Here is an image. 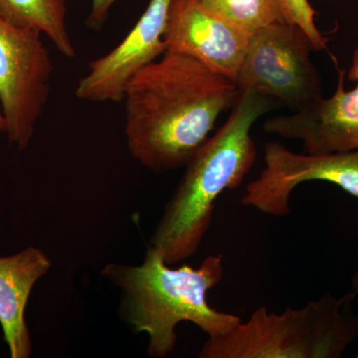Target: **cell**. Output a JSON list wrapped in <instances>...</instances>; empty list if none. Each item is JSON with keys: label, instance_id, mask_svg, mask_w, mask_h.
Segmentation results:
<instances>
[{"label": "cell", "instance_id": "obj_1", "mask_svg": "<svg viewBox=\"0 0 358 358\" xmlns=\"http://www.w3.org/2000/svg\"><path fill=\"white\" fill-rule=\"evenodd\" d=\"M239 96L232 80L195 59L166 52L127 87L129 152L154 173L185 166Z\"/></svg>", "mask_w": 358, "mask_h": 358}, {"label": "cell", "instance_id": "obj_2", "mask_svg": "<svg viewBox=\"0 0 358 358\" xmlns=\"http://www.w3.org/2000/svg\"><path fill=\"white\" fill-rule=\"evenodd\" d=\"M275 105V99L255 90L240 92L227 121L186 164L150 240L167 265L181 262L199 251L210 228L218 197L226 190L239 187L255 164L252 127Z\"/></svg>", "mask_w": 358, "mask_h": 358}, {"label": "cell", "instance_id": "obj_3", "mask_svg": "<svg viewBox=\"0 0 358 358\" xmlns=\"http://www.w3.org/2000/svg\"><path fill=\"white\" fill-rule=\"evenodd\" d=\"M223 274L221 254L207 257L199 268H173L150 245L141 265L112 263L102 270L103 277L122 291L120 317L134 333L148 334V355L155 358L173 352L180 322H192L208 338H216L241 322L207 301V294L222 281Z\"/></svg>", "mask_w": 358, "mask_h": 358}, {"label": "cell", "instance_id": "obj_4", "mask_svg": "<svg viewBox=\"0 0 358 358\" xmlns=\"http://www.w3.org/2000/svg\"><path fill=\"white\" fill-rule=\"evenodd\" d=\"M357 293L336 298L324 294L301 308L281 313L260 307L246 322L208 338L201 358H338L358 338Z\"/></svg>", "mask_w": 358, "mask_h": 358}, {"label": "cell", "instance_id": "obj_5", "mask_svg": "<svg viewBox=\"0 0 358 358\" xmlns=\"http://www.w3.org/2000/svg\"><path fill=\"white\" fill-rule=\"evenodd\" d=\"M310 40L298 26L277 21L252 35L236 78L238 89L255 90L299 110L322 98V78L310 58Z\"/></svg>", "mask_w": 358, "mask_h": 358}, {"label": "cell", "instance_id": "obj_6", "mask_svg": "<svg viewBox=\"0 0 358 358\" xmlns=\"http://www.w3.org/2000/svg\"><path fill=\"white\" fill-rule=\"evenodd\" d=\"M41 35L0 13V107L4 133L20 150L29 145L50 95L53 63Z\"/></svg>", "mask_w": 358, "mask_h": 358}, {"label": "cell", "instance_id": "obj_7", "mask_svg": "<svg viewBox=\"0 0 358 358\" xmlns=\"http://www.w3.org/2000/svg\"><path fill=\"white\" fill-rule=\"evenodd\" d=\"M265 169L247 185L241 203L268 215L291 212L289 199L301 183L327 181L358 199V150L326 155L296 154L280 143L265 145Z\"/></svg>", "mask_w": 358, "mask_h": 358}, {"label": "cell", "instance_id": "obj_8", "mask_svg": "<svg viewBox=\"0 0 358 358\" xmlns=\"http://www.w3.org/2000/svg\"><path fill=\"white\" fill-rule=\"evenodd\" d=\"M252 35L199 0H171L164 32L166 52L195 59L233 82Z\"/></svg>", "mask_w": 358, "mask_h": 358}, {"label": "cell", "instance_id": "obj_9", "mask_svg": "<svg viewBox=\"0 0 358 358\" xmlns=\"http://www.w3.org/2000/svg\"><path fill=\"white\" fill-rule=\"evenodd\" d=\"M171 2L150 0L126 38L107 55L89 63L88 74L80 80L75 91L79 100L92 103L124 100L134 77L166 52L164 32Z\"/></svg>", "mask_w": 358, "mask_h": 358}, {"label": "cell", "instance_id": "obj_10", "mask_svg": "<svg viewBox=\"0 0 358 358\" xmlns=\"http://www.w3.org/2000/svg\"><path fill=\"white\" fill-rule=\"evenodd\" d=\"M345 70L339 71L338 88L331 98L322 96L293 114L267 120L266 133L301 141L308 155L358 150V48L348 72L355 82L350 91H345Z\"/></svg>", "mask_w": 358, "mask_h": 358}, {"label": "cell", "instance_id": "obj_11", "mask_svg": "<svg viewBox=\"0 0 358 358\" xmlns=\"http://www.w3.org/2000/svg\"><path fill=\"white\" fill-rule=\"evenodd\" d=\"M51 268L49 257L36 247L0 257V324L11 358H28L32 341L25 310L35 284Z\"/></svg>", "mask_w": 358, "mask_h": 358}, {"label": "cell", "instance_id": "obj_12", "mask_svg": "<svg viewBox=\"0 0 358 358\" xmlns=\"http://www.w3.org/2000/svg\"><path fill=\"white\" fill-rule=\"evenodd\" d=\"M0 13L14 24L47 35L66 58L76 57L66 21L65 0H0Z\"/></svg>", "mask_w": 358, "mask_h": 358}, {"label": "cell", "instance_id": "obj_13", "mask_svg": "<svg viewBox=\"0 0 358 358\" xmlns=\"http://www.w3.org/2000/svg\"><path fill=\"white\" fill-rule=\"evenodd\" d=\"M213 13L223 16L247 31L255 33L282 20L279 0H199Z\"/></svg>", "mask_w": 358, "mask_h": 358}, {"label": "cell", "instance_id": "obj_14", "mask_svg": "<svg viewBox=\"0 0 358 358\" xmlns=\"http://www.w3.org/2000/svg\"><path fill=\"white\" fill-rule=\"evenodd\" d=\"M282 20L301 28L312 42L315 52L327 48V39L315 23V10L308 0H279Z\"/></svg>", "mask_w": 358, "mask_h": 358}, {"label": "cell", "instance_id": "obj_15", "mask_svg": "<svg viewBox=\"0 0 358 358\" xmlns=\"http://www.w3.org/2000/svg\"><path fill=\"white\" fill-rule=\"evenodd\" d=\"M117 0H92L91 13L86 20V27L100 31L105 26L110 8Z\"/></svg>", "mask_w": 358, "mask_h": 358}, {"label": "cell", "instance_id": "obj_16", "mask_svg": "<svg viewBox=\"0 0 358 358\" xmlns=\"http://www.w3.org/2000/svg\"><path fill=\"white\" fill-rule=\"evenodd\" d=\"M0 131H2V133L6 131V120H4L3 114H2L1 107H0Z\"/></svg>", "mask_w": 358, "mask_h": 358}, {"label": "cell", "instance_id": "obj_17", "mask_svg": "<svg viewBox=\"0 0 358 358\" xmlns=\"http://www.w3.org/2000/svg\"><path fill=\"white\" fill-rule=\"evenodd\" d=\"M353 289H355V293H358V274L355 275V279L352 282Z\"/></svg>", "mask_w": 358, "mask_h": 358}, {"label": "cell", "instance_id": "obj_18", "mask_svg": "<svg viewBox=\"0 0 358 358\" xmlns=\"http://www.w3.org/2000/svg\"><path fill=\"white\" fill-rule=\"evenodd\" d=\"M357 357L358 358V353H357Z\"/></svg>", "mask_w": 358, "mask_h": 358}]
</instances>
